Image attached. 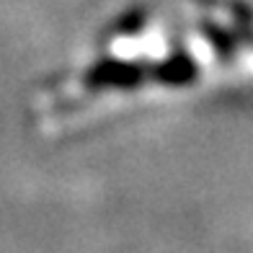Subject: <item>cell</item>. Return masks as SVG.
<instances>
[{
	"instance_id": "cell-3",
	"label": "cell",
	"mask_w": 253,
	"mask_h": 253,
	"mask_svg": "<svg viewBox=\"0 0 253 253\" xmlns=\"http://www.w3.org/2000/svg\"><path fill=\"white\" fill-rule=\"evenodd\" d=\"M142 21H145V13L140 10H132V13H126L122 21H119V31L122 34H134V31H140V26H142Z\"/></svg>"
},
{
	"instance_id": "cell-2",
	"label": "cell",
	"mask_w": 253,
	"mask_h": 253,
	"mask_svg": "<svg viewBox=\"0 0 253 253\" xmlns=\"http://www.w3.org/2000/svg\"><path fill=\"white\" fill-rule=\"evenodd\" d=\"M155 78L166 85H186L197 78V65L186 54H173L170 60L155 67Z\"/></svg>"
},
{
	"instance_id": "cell-1",
	"label": "cell",
	"mask_w": 253,
	"mask_h": 253,
	"mask_svg": "<svg viewBox=\"0 0 253 253\" xmlns=\"http://www.w3.org/2000/svg\"><path fill=\"white\" fill-rule=\"evenodd\" d=\"M145 67L122 60H103L85 73V83L93 88H134L142 83Z\"/></svg>"
}]
</instances>
